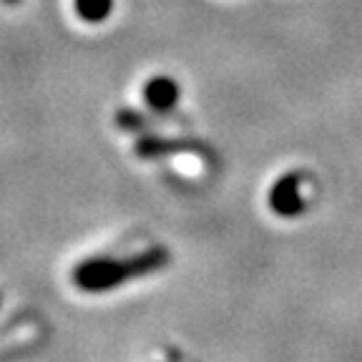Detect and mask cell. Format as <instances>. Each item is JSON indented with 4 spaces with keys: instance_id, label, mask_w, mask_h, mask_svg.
<instances>
[{
    "instance_id": "1",
    "label": "cell",
    "mask_w": 362,
    "mask_h": 362,
    "mask_svg": "<svg viewBox=\"0 0 362 362\" xmlns=\"http://www.w3.org/2000/svg\"><path fill=\"white\" fill-rule=\"evenodd\" d=\"M169 264V249L166 247H151L144 249L134 257L113 259V257H93V259L81 262L74 269L71 279L81 292L98 294L116 289L121 284L131 282L136 277H146L153 272L164 269Z\"/></svg>"
},
{
    "instance_id": "3",
    "label": "cell",
    "mask_w": 362,
    "mask_h": 362,
    "mask_svg": "<svg viewBox=\"0 0 362 362\" xmlns=\"http://www.w3.org/2000/svg\"><path fill=\"white\" fill-rule=\"evenodd\" d=\"M184 151H202V144L194 139H164V136H141L134 144V153L139 158H158Z\"/></svg>"
},
{
    "instance_id": "5",
    "label": "cell",
    "mask_w": 362,
    "mask_h": 362,
    "mask_svg": "<svg viewBox=\"0 0 362 362\" xmlns=\"http://www.w3.org/2000/svg\"><path fill=\"white\" fill-rule=\"evenodd\" d=\"M74 11L83 23L98 25L113 13V0H74Z\"/></svg>"
},
{
    "instance_id": "7",
    "label": "cell",
    "mask_w": 362,
    "mask_h": 362,
    "mask_svg": "<svg viewBox=\"0 0 362 362\" xmlns=\"http://www.w3.org/2000/svg\"><path fill=\"white\" fill-rule=\"evenodd\" d=\"M3 3H6V6H18L21 0H3Z\"/></svg>"
},
{
    "instance_id": "6",
    "label": "cell",
    "mask_w": 362,
    "mask_h": 362,
    "mask_svg": "<svg viewBox=\"0 0 362 362\" xmlns=\"http://www.w3.org/2000/svg\"><path fill=\"white\" fill-rule=\"evenodd\" d=\"M116 126L124 131H139L148 126V116H141L139 111H131V108H121L116 113Z\"/></svg>"
},
{
    "instance_id": "2",
    "label": "cell",
    "mask_w": 362,
    "mask_h": 362,
    "mask_svg": "<svg viewBox=\"0 0 362 362\" xmlns=\"http://www.w3.org/2000/svg\"><path fill=\"white\" fill-rule=\"evenodd\" d=\"M269 209L277 216H284V219H294L307 209V202L302 197V174L289 171L272 184Z\"/></svg>"
},
{
    "instance_id": "4",
    "label": "cell",
    "mask_w": 362,
    "mask_h": 362,
    "mask_svg": "<svg viewBox=\"0 0 362 362\" xmlns=\"http://www.w3.org/2000/svg\"><path fill=\"white\" fill-rule=\"evenodd\" d=\"M181 98V86L176 83L171 76H153L144 86V101L148 108L158 113H166L179 103Z\"/></svg>"
}]
</instances>
